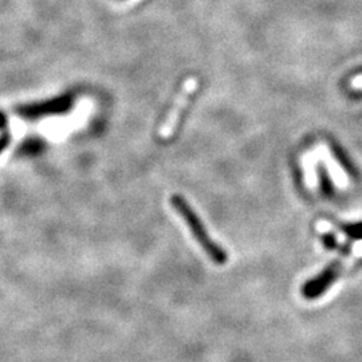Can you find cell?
Wrapping results in <instances>:
<instances>
[{"instance_id":"6da1fadb","label":"cell","mask_w":362,"mask_h":362,"mask_svg":"<svg viewBox=\"0 0 362 362\" xmlns=\"http://www.w3.org/2000/svg\"><path fill=\"white\" fill-rule=\"evenodd\" d=\"M170 204L179 212L182 220L187 223L189 231L194 235V240L202 246L204 252L209 258L212 259V262L219 266L224 264L228 259L226 251L212 240V238L206 231L204 224L202 223L200 218L194 214L191 206L181 197L180 194H173L170 199Z\"/></svg>"},{"instance_id":"7a4b0ae2","label":"cell","mask_w":362,"mask_h":362,"mask_svg":"<svg viewBox=\"0 0 362 362\" xmlns=\"http://www.w3.org/2000/svg\"><path fill=\"white\" fill-rule=\"evenodd\" d=\"M73 106V97L65 94L52 100L21 105L15 112L27 121H37L43 117L65 115Z\"/></svg>"},{"instance_id":"3957f363","label":"cell","mask_w":362,"mask_h":362,"mask_svg":"<svg viewBox=\"0 0 362 362\" xmlns=\"http://www.w3.org/2000/svg\"><path fill=\"white\" fill-rule=\"evenodd\" d=\"M196 88H197V81L194 78H189L184 82L181 91L179 93L177 98H176V103L173 105V107L170 109L168 117L165 118V122L160 128V137L161 139H169L173 134V132L177 127L181 113H182V109H184L185 105L188 104L189 97L196 90Z\"/></svg>"},{"instance_id":"277c9868","label":"cell","mask_w":362,"mask_h":362,"mask_svg":"<svg viewBox=\"0 0 362 362\" xmlns=\"http://www.w3.org/2000/svg\"><path fill=\"white\" fill-rule=\"evenodd\" d=\"M341 270H342V264L339 262H333L332 264H329L320 275H317L315 278H313L308 284L303 285L302 287L303 298L313 300V299L322 297L336 282L337 278L341 274Z\"/></svg>"},{"instance_id":"5b68a950","label":"cell","mask_w":362,"mask_h":362,"mask_svg":"<svg viewBox=\"0 0 362 362\" xmlns=\"http://www.w3.org/2000/svg\"><path fill=\"white\" fill-rule=\"evenodd\" d=\"M46 149V144L38 137H28L23 143L19 145L18 153L25 157H37L42 155Z\"/></svg>"},{"instance_id":"8992f818","label":"cell","mask_w":362,"mask_h":362,"mask_svg":"<svg viewBox=\"0 0 362 362\" xmlns=\"http://www.w3.org/2000/svg\"><path fill=\"white\" fill-rule=\"evenodd\" d=\"M344 230H345V233H348L351 238H354V239H362V223L346 226Z\"/></svg>"},{"instance_id":"52a82bcc","label":"cell","mask_w":362,"mask_h":362,"mask_svg":"<svg viewBox=\"0 0 362 362\" xmlns=\"http://www.w3.org/2000/svg\"><path fill=\"white\" fill-rule=\"evenodd\" d=\"M324 243L325 246L327 247V248H339L338 239H337L334 235H332V233H327V235L325 236Z\"/></svg>"},{"instance_id":"ba28073f","label":"cell","mask_w":362,"mask_h":362,"mask_svg":"<svg viewBox=\"0 0 362 362\" xmlns=\"http://www.w3.org/2000/svg\"><path fill=\"white\" fill-rule=\"evenodd\" d=\"M10 143H11L10 134H8V133H3V134L0 136V156L8 148Z\"/></svg>"},{"instance_id":"9c48e42d","label":"cell","mask_w":362,"mask_h":362,"mask_svg":"<svg viewBox=\"0 0 362 362\" xmlns=\"http://www.w3.org/2000/svg\"><path fill=\"white\" fill-rule=\"evenodd\" d=\"M305 163H306V165H308V167H309V168L311 169V161L309 157H308V158H305ZM308 175H309V176H308V180H309V184H310V187H313V184H314V176L311 175V170L310 172H309V173H308Z\"/></svg>"},{"instance_id":"30bf717a","label":"cell","mask_w":362,"mask_h":362,"mask_svg":"<svg viewBox=\"0 0 362 362\" xmlns=\"http://www.w3.org/2000/svg\"><path fill=\"white\" fill-rule=\"evenodd\" d=\"M6 127H7V116L3 112H0V130L4 129Z\"/></svg>"},{"instance_id":"8fae6325","label":"cell","mask_w":362,"mask_h":362,"mask_svg":"<svg viewBox=\"0 0 362 362\" xmlns=\"http://www.w3.org/2000/svg\"><path fill=\"white\" fill-rule=\"evenodd\" d=\"M353 86H356V88H358V86H362V77L357 78V79H354V81H353Z\"/></svg>"}]
</instances>
